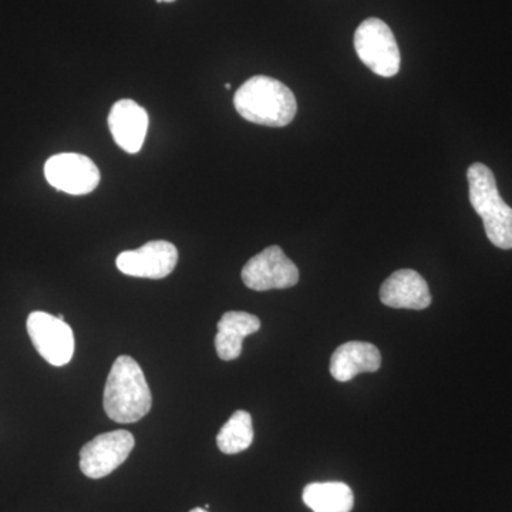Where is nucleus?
Listing matches in <instances>:
<instances>
[{
    "label": "nucleus",
    "instance_id": "16",
    "mask_svg": "<svg viewBox=\"0 0 512 512\" xmlns=\"http://www.w3.org/2000/svg\"><path fill=\"white\" fill-rule=\"evenodd\" d=\"M190 512H208V511L204 510V508H194V510H191Z\"/></svg>",
    "mask_w": 512,
    "mask_h": 512
},
{
    "label": "nucleus",
    "instance_id": "15",
    "mask_svg": "<svg viewBox=\"0 0 512 512\" xmlns=\"http://www.w3.org/2000/svg\"><path fill=\"white\" fill-rule=\"evenodd\" d=\"M254 441V427L251 414L245 410H237L231 419L222 426L217 436L218 448L224 454H238L251 447Z\"/></svg>",
    "mask_w": 512,
    "mask_h": 512
},
{
    "label": "nucleus",
    "instance_id": "17",
    "mask_svg": "<svg viewBox=\"0 0 512 512\" xmlns=\"http://www.w3.org/2000/svg\"><path fill=\"white\" fill-rule=\"evenodd\" d=\"M157 2L171 3V2H175V0H157Z\"/></svg>",
    "mask_w": 512,
    "mask_h": 512
},
{
    "label": "nucleus",
    "instance_id": "4",
    "mask_svg": "<svg viewBox=\"0 0 512 512\" xmlns=\"http://www.w3.org/2000/svg\"><path fill=\"white\" fill-rule=\"evenodd\" d=\"M355 49L359 59L377 76L389 79L399 73V45L383 20L370 18L362 22L355 33Z\"/></svg>",
    "mask_w": 512,
    "mask_h": 512
},
{
    "label": "nucleus",
    "instance_id": "12",
    "mask_svg": "<svg viewBox=\"0 0 512 512\" xmlns=\"http://www.w3.org/2000/svg\"><path fill=\"white\" fill-rule=\"evenodd\" d=\"M382 365V355L372 343L348 342L339 346L330 359V375L338 382H349L360 373H375Z\"/></svg>",
    "mask_w": 512,
    "mask_h": 512
},
{
    "label": "nucleus",
    "instance_id": "11",
    "mask_svg": "<svg viewBox=\"0 0 512 512\" xmlns=\"http://www.w3.org/2000/svg\"><path fill=\"white\" fill-rule=\"evenodd\" d=\"M380 301L393 309L423 311L430 306L431 293L423 276L412 269H400L384 281Z\"/></svg>",
    "mask_w": 512,
    "mask_h": 512
},
{
    "label": "nucleus",
    "instance_id": "2",
    "mask_svg": "<svg viewBox=\"0 0 512 512\" xmlns=\"http://www.w3.org/2000/svg\"><path fill=\"white\" fill-rule=\"evenodd\" d=\"M234 106L249 123L266 127H285L298 111L295 94L279 80L254 76L235 93Z\"/></svg>",
    "mask_w": 512,
    "mask_h": 512
},
{
    "label": "nucleus",
    "instance_id": "3",
    "mask_svg": "<svg viewBox=\"0 0 512 512\" xmlns=\"http://www.w3.org/2000/svg\"><path fill=\"white\" fill-rule=\"evenodd\" d=\"M470 202L484 222L485 234L500 249H512V208L498 191L494 173L485 164L474 163L467 171Z\"/></svg>",
    "mask_w": 512,
    "mask_h": 512
},
{
    "label": "nucleus",
    "instance_id": "13",
    "mask_svg": "<svg viewBox=\"0 0 512 512\" xmlns=\"http://www.w3.org/2000/svg\"><path fill=\"white\" fill-rule=\"evenodd\" d=\"M261 329L258 316L248 312L231 311L224 313L218 322L215 349L222 360H235L241 356L242 342L249 335Z\"/></svg>",
    "mask_w": 512,
    "mask_h": 512
},
{
    "label": "nucleus",
    "instance_id": "5",
    "mask_svg": "<svg viewBox=\"0 0 512 512\" xmlns=\"http://www.w3.org/2000/svg\"><path fill=\"white\" fill-rule=\"evenodd\" d=\"M136 446L127 430L109 431L84 444L80 451V470L84 476L99 480L117 470Z\"/></svg>",
    "mask_w": 512,
    "mask_h": 512
},
{
    "label": "nucleus",
    "instance_id": "1",
    "mask_svg": "<svg viewBox=\"0 0 512 512\" xmlns=\"http://www.w3.org/2000/svg\"><path fill=\"white\" fill-rule=\"evenodd\" d=\"M104 410L116 423H137L150 413L153 396L143 369L131 356H119L104 389Z\"/></svg>",
    "mask_w": 512,
    "mask_h": 512
},
{
    "label": "nucleus",
    "instance_id": "14",
    "mask_svg": "<svg viewBox=\"0 0 512 512\" xmlns=\"http://www.w3.org/2000/svg\"><path fill=\"white\" fill-rule=\"evenodd\" d=\"M302 498L313 512H350L355 507L352 488L340 481L306 485Z\"/></svg>",
    "mask_w": 512,
    "mask_h": 512
},
{
    "label": "nucleus",
    "instance_id": "18",
    "mask_svg": "<svg viewBox=\"0 0 512 512\" xmlns=\"http://www.w3.org/2000/svg\"><path fill=\"white\" fill-rule=\"evenodd\" d=\"M231 87H232V86H231V83H227V84H225V89H228V90H229V89H231Z\"/></svg>",
    "mask_w": 512,
    "mask_h": 512
},
{
    "label": "nucleus",
    "instance_id": "6",
    "mask_svg": "<svg viewBox=\"0 0 512 512\" xmlns=\"http://www.w3.org/2000/svg\"><path fill=\"white\" fill-rule=\"evenodd\" d=\"M28 333L40 356L52 366H64L74 355L72 328L57 316L46 312L30 313Z\"/></svg>",
    "mask_w": 512,
    "mask_h": 512
},
{
    "label": "nucleus",
    "instance_id": "9",
    "mask_svg": "<svg viewBox=\"0 0 512 512\" xmlns=\"http://www.w3.org/2000/svg\"><path fill=\"white\" fill-rule=\"evenodd\" d=\"M178 251L168 241H151L134 251H124L117 256L121 274L134 278L163 279L174 271Z\"/></svg>",
    "mask_w": 512,
    "mask_h": 512
},
{
    "label": "nucleus",
    "instance_id": "8",
    "mask_svg": "<svg viewBox=\"0 0 512 512\" xmlns=\"http://www.w3.org/2000/svg\"><path fill=\"white\" fill-rule=\"evenodd\" d=\"M47 183L70 195H86L100 184V171L92 158L77 153L56 154L45 164Z\"/></svg>",
    "mask_w": 512,
    "mask_h": 512
},
{
    "label": "nucleus",
    "instance_id": "7",
    "mask_svg": "<svg viewBox=\"0 0 512 512\" xmlns=\"http://www.w3.org/2000/svg\"><path fill=\"white\" fill-rule=\"evenodd\" d=\"M242 281L252 291L292 288L299 282V271L281 248L268 247L249 259L242 269Z\"/></svg>",
    "mask_w": 512,
    "mask_h": 512
},
{
    "label": "nucleus",
    "instance_id": "10",
    "mask_svg": "<svg viewBox=\"0 0 512 512\" xmlns=\"http://www.w3.org/2000/svg\"><path fill=\"white\" fill-rule=\"evenodd\" d=\"M111 136L117 146L128 154H137L148 131V113L133 100H119L109 114Z\"/></svg>",
    "mask_w": 512,
    "mask_h": 512
}]
</instances>
